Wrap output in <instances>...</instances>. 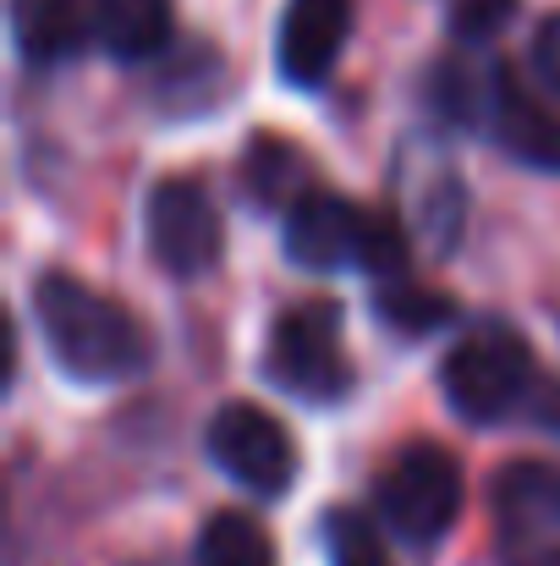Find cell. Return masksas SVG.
<instances>
[{"instance_id":"cell-1","label":"cell","mask_w":560,"mask_h":566,"mask_svg":"<svg viewBox=\"0 0 560 566\" xmlns=\"http://www.w3.org/2000/svg\"><path fill=\"white\" fill-rule=\"evenodd\" d=\"M33 325L55 358V369L83 385H116L144 375L149 364V331L99 286L44 270L33 281Z\"/></svg>"},{"instance_id":"cell-2","label":"cell","mask_w":560,"mask_h":566,"mask_svg":"<svg viewBox=\"0 0 560 566\" xmlns=\"http://www.w3.org/2000/svg\"><path fill=\"white\" fill-rule=\"evenodd\" d=\"M533 347L522 342V331H511L506 319H484L473 325L440 364V390L451 401L456 418L467 423H506L517 412H528L533 401Z\"/></svg>"},{"instance_id":"cell-3","label":"cell","mask_w":560,"mask_h":566,"mask_svg":"<svg viewBox=\"0 0 560 566\" xmlns=\"http://www.w3.org/2000/svg\"><path fill=\"white\" fill-rule=\"evenodd\" d=\"M373 501H379V517L395 539H406L412 551H429L462 517V501H467L462 462L434 440H412L384 462V473L373 484Z\"/></svg>"},{"instance_id":"cell-4","label":"cell","mask_w":560,"mask_h":566,"mask_svg":"<svg viewBox=\"0 0 560 566\" xmlns=\"http://www.w3.org/2000/svg\"><path fill=\"white\" fill-rule=\"evenodd\" d=\"M264 379L308 407H330L352 390V364L341 353V308L303 303L270 325L264 342Z\"/></svg>"},{"instance_id":"cell-5","label":"cell","mask_w":560,"mask_h":566,"mask_svg":"<svg viewBox=\"0 0 560 566\" xmlns=\"http://www.w3.org/2000/svg\"><path fill=\"white\" fill-rule=\"evenodd\" d=\"M489 512L500 566H560V468L506 462L489 484Z\"/></svg>"},{"instance_id":"cell-6","label":"cell","mask_w":560,"mask_h":566,"mask_svg":"<svg viewBox=\"0 0 560 566\" xmlns=\"http://www.w3.org/2000/svg\"><path fill=\"white\" fill-rule=\"evenodd\" d=\"M209 462L231 484H242L247 495H264V501H275V495H286L297 484V440H292V429L275 412L253 407V401H225L209 418Z\"/></svg>"},{"instance_id":"cell-7","label":"cell","mask_w":560,"mask_h":566,"mask_svg":"<svg viewBox=\"0 0 560 566\" xmlns=\"http://www.w3.org/2000/svg\"><path fill=\"white\" fill-rule=\"evenodd\" d=\"M144 237H149V253L166 275L177 281H198L220 264V248H225V226H220V209L203 182L192 177H166L155 182L149 203H144Z\"/></svg>"},{"instance_id":"cell-8","label":"cell","mask_w":560,"mask_h":566,"mask_svg":"<svg viewBox=\"0 0 560 566\" xmlns=\"http://www.w3.org/2000/svg\"><path fill=\"white\" fill-rule=\"evenodd\" d=\"M373 209H358L352 198L330 188H308L292 209H281V242L297 270H363Z\"/></svg>"},{"instance_id":"cell-9","label":"cell","mask_w":560,"mask_h":566,"mask_svg":"<svg viewBox=\"0 0 560 566\" xmlns=\"http://www.w3.org/2000/svg\"><path fill=\"white\" fill-rule=\"evenodd\" d=\"M478 127H484L511 160H522V166H533V171H556L560 177V122L517 83L511 66H489Z\"/></svg>"},{"instance_id":"cell-10","label":"cell","mask_w":560,"mask_h":566,"mask_svg":"<svg viewBox=\"0 0 560 566\" xmlns=\"http://www.w3.org/2000/svg\"><path fill=\"white\" fill-rule=\"evenodd\" d=\"M352 33V0H286L281 33H275V61L292 88H319Z\"/></svg>"},{"instance_id":"cell-11","label":"cell","mask_w":560,"mask_h":566,"mask_svg":"<svg viewBox=\"0 0 560 566\" xmlns=\"http://www.w3.org/2000/svg\"><path fill=\"white\" fill-rule=\"evenodd\" d=\"M94 39L88 0H11V44L28 66H61Z\"/></svg>"},{"instance_id":"cell-12","label":"cell","mask_w":560,"mask_h":566,"mask_svg":"<svg viewBox=\"0 0 560 566\" xmlns=\"http://www.w3.org/2000/svg\"><path fill=\"white\" fill-rule=\"evenodd\" d=\"M88 17H94V44L110 61H155L177 33L171 0H88Z\"/></svg>"},{"instance_id":"cell-13","label":"cell","mask_w":560,"mask_h":566,"mask_svg":"<svg viewBox=\"0 0 560 566\" xmlns=\"http://www.w3.org/2000/svg\"><path fill=\"white\" fill-rule=\"evenodd\" d=\"M192 566H281L275 562V539L258 517L247 512H214L198 534Z\"/></svg>"},{"instance_id":"cell-14","label":"cell","mask_w":560,"mask_h":566,"mask_svg":"<svg viewBox=\"0 0 560 566\" xmlns=\"http://www.w3.org/2000/svg\"><path fill=\"white\" fill-rule=\"evenodd\" d=\"M242 177H247V192H253L258 203H270V209H292L303 192L314 188L308 160H303L286 138H253Z\"/></svg>"},{"instance_id":"cell-15","label":"cell","mask_w":560,"mask_h":566,"mask_svg":"<svg viewBox=\"0 0 560 566\" xmlns=\"http://www.w3.org/2000/svg\"><path fill=\"white\" fill-rule=\"evenodd\" d=\"M373 314L384 325H395L401 336H429V331H440V325L456 319V303L445 292H434V286H418V281L395 275V281H379Z\"/></svg>"},{"instance_id":"cell-16","label":"cell","mask_w":560,"mask_h":566,"mask_svg":"<svg viewBox=\"0 0 560 566\" xmlns=\"http://www.w3.org/2000/svg\"><path fill=\"white\" fill-rule=\"evenodd\" d=\"M319 545H325V562L330 566H395L379 528H373L363 512L352 506H330L325 523H319Z\"/></svg>"},{"instance_id":"cell-17","label":"cell","mask_w":560,"mask_h":566,"mask_svg":"<svg viewBox=\"0 0 560 566\" xmlns=\"http://www.w3.org/2000/svg\"><path fill=\"white\" fill-rule=\"evenodd\" d=\"M517 17V0H451V33L462 44H489Z\"/></svg>"},{"instance_id":"cell-18","label":"cell","mask_w":560,"mask_h":566,"mask_svg":"<svg viewBox=\"0 0 560 566\" xmlns=\"http://www.w3.org/2000/svg\"><path fill=\"white\" fill-rule=\"evenodd\" d=\"M528 66L533 77L560 99V11H550L539 28H533V44H528Z\"/></svg>"},{"instance_id":"cell-19","label":"cell","mask_w":560,"mask_h":566,"mask_svg":"<svg viewBox=\"0 0 560 566\" xmlns=\"http://www.w3.org/2000/svg\"><path fill=\"white\" fill-rule=\"evenodd\" d=\"M528 418L550 434V440H560V379H550V385H539L533 390V401H528Z\"/></svg>"}]
</instances>
